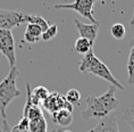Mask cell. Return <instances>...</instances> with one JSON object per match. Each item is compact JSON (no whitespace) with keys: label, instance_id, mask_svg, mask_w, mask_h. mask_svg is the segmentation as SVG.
I'll return each instance as SVG.
<instances>
[{"label":"cell","instance_id":"23","mask_svg":"<svg viewBox=\"0 0 134 132\" xmlns=\"http://www.w3.org/2000/svg\"><path fill=\"white\" fill-rule=\"evenodd\" d=\"M130 24H131V25H134V13H133L132 18H131V21H130Z\"/></svg>","mask_w":134,"mask_h":132},{"label":"cell","instance_id":"17","mask_svg":"<svg viewBox=\"0 0 134 132\" xmlns=\"http://www.w3.org/2000/svg\"><path fill=\"white\" fill-rule=\"evenodd\" d=\"M65 98L71 105H73V106H77V105H80V100H81V93H80V91L76 90V89H71V90L67 91Z\"/></svg>","mask_w":134,"mask_h":132},{"label":"cell","instance_id":"11","mask_svg":"<svg viewBox=\"0 0 134 132\" xmlns=\"http://www.w3.org/2000/svg\"><path fill=\"white\" fill-rule=\"evenodd\" d=\"M42 33L43 32H42L41 28H39V26L35 25V24L29 23L27 26H26L25 33H24V40L30 42V43L38 42L39 40H41Z\"/></svg>","mask_w":134,"mask_h":132},{"label":"cell","instance_id":"14","mask_svg":"<svg viewBox=\"0 0 134 132\" xmlns=\"http://www.w3.org/2000/svg\"><path fill=\"white\" fill-rule=\"evenodd\" d=\"M127 83L134 84V47H131L130 54H129V60H127Z\"/></svg>","mask_w":134,"mask_h":132},{"label":"cell","instance_id":"12","mask_svg":"<svg viewBox=\"0 0 134 132\" xmlns=\"http://www.w3.org/2000/svg\"><path fill=\"white\" fill-rule=\"evenodd\" d=\"M47 121L44 116H40L34 120H30L29 132H47Z\"/></svg>","mask_w":134,"mask_h":132},{"label":"cell","instance_id":"16","mask_svg":"<svg viewBox=\"0 0 134 132\" xmlns=\"http://www.w3.org/2000/svg\"><path fill=\"white\" fill-rule=\"evenodd\" d=\"M49 94H50V91L47 89L46 87H42V86H39V87H36L32 90V96L34 97L35 99H38L41 104H42V101L49 96Z\"/></svg>","mask_w":134,"mask_h":132},{"label":"cell","instance_id":"9","mask_svg":"<svg viewBox=\"0 0 134 132\" xmlns=\"http://www.w3.org/2000/svg\"><path fill=\"white\" fill-rule=\"evenodd\" d=\"M91 132H119L117 125V118L113 115L101 118Z\"/></svg>","mask_w":134,"mask_h":132},{"label":"cell","instance_id":"3","mask_svg":"<svg viewBox=\"0 0 134 132\" xmlns=\"http://www.w3.org/2000/svg\"><path fill=\"white\" fill-rule=\"evenodd\" d=\"M18 76L17 67H10L7 76L0 82V115L2 120H7L6 108L15 98L21 96V90L16 86V80Z\"/></svg>","mask_w":134,"mask_h":132},{"label":"cell","instance_id":"13","mask_svg":"<svg viewBox=\"0 0 134 132\" xmlns=\"http://www.w3.org/2000/svg\"><path fill=\"white\" fill-rule=\"evenodd\" d=\"M91 49H93V43L89 41L85 38H79L75 41V50L79 54H83L85 55L86 52H89Z\"/></svg>","mask_w":134,"mask_h":132},{"label":"cell","instance_id":"10","mask_svg":"<svg viewBox=\"0 0 134 132\" xmlns=\"http://www.w3.org/2000/svg\"><path fill=\"white\" fill-rule=\"evenodd\" d=\"M51 117H52V121L55 122L57 125L59 126H63V128H67L72 123H73V113L67 109H60V110H57L55 113L51 114Z\"/></svg>","mask_w":134,"mask_h":132},{"label":"cell","instance_id":"15","mask_svg":"<svg viewBox=\"0 0 134 132\" xmlns=\"http://www.w3.org/2000/svg\"><path fill=\"white\" fill-rule=\"evenodd\" d=\"M26 22L31 23V24L38 25L39 28H41L42 32H44L50 26L48 24V22H47L42 16H38V15H26Z\"/></svg>","mask_w":134,"mask_h":132},{"label":"cell","instance_id":"20","mask_svg":"<svg viewBox=\"0 0 134 132\" xmlns=\"http://www.w3.org/2000/svg\"><path fill=\"white\" fill-rule=\"evenodd\" d=\"M29 125H30V120L27 117L23 116L21 118V121L18 122V124L16 126L13 128V132L16 131H21V132H27L29 131Z\"/></svg>","mask_w":134,"mask_h":132},{"label":"cell","instance_id":"24","mask_svg":"<svg viewBox=\"0 0 134 132\" xmlns=\"http://www.w3.org/2000/svg\"><path fill=\"white\" fill-rule=\"evenodd\" d=\"M130 126H131V130H132V132H134V126H133V125H130Z\"/></svg>","mask_w":134,"mask_h":132},{"label":"cell","instance_id":"21","mask_svg":"<svg viewBox=\"0 0 134 132\" xmlns=\"http://www.w3.org/2000/svg\"><path fill=\"white\" fill-rule=\"evenodd\" d=\"M1 132H13V128L8 124L7 120H2L1 122Z\"/></svg>","mask_w":134,"mask_h":132},{"label":"cell","instance_id":"4","mask_svg":"<svg viewBox=\"0 0 134 132\" xmlns=\"http://www.w3.org/2000/svg\"><path fill=\"white\" fill-rule=\"evenodd\" d=\"M97 1L99 0H74L72 4H57L53 7L56 9H72V10L79 13L80 15H82L83 17L90 19L92 24H97L99 22L94 19L92 14L93 5Z\"/></svg>","mask_w":134,"mask_h":132},{"label":"cell","instance_id":"19","mask_svg":"<svg viewBox=\"0 0 134 132\" xmlns=\"http://www.w3.org/2000/svg\"><path fill=\"white\" fill-rule=\"evenodd\" d=\"M57 31H58V29H57V25L56 24L50 25L49 28L42 33L41 39L43 40V41H49V40L53 39L57 35Z\"/></svg>","mask_w":134,"mask_h":132},{"label":"cell","instance_id":"2","mask_svg":"<svg viewBox=\"0 0 134 132\" xmlns=\"http://www.w3.org/2000/svg\"><path fill=\"white\" fill-rule=\"evenodd\" d=\"M80 71L86 74H92V75H97L101 79L106 80L107 82L111 83V86H115L120 90H124V87L119 81L115 79V76L111 74L110 70L107 67L106 64H103L98 57L94 55L93 49H91L89 52H86L84 57L82 58L81 63H80Z\"/></svg>","mask_w":134,"mask_h":132},{"label":"cell","instance_id":"5","mask_svg":"<svg viewBox=\"0 0 134 132\" xmlns=\"http://www.w3.org/2000/svg\"><path fill=\"white\" fill-rule=\"evenodd\" d=\"M26 15L22 10H12V9H0V30L14 29L26 22Z\"/></svg>","mask_w":134,"mask_h":132},{"label":"cell","instance_id":"6","mask_svg":"<svg viewBox=\"0 0 134 132\" xmlns=\"http://www.w3.org/2000/svg\"><path fill=\"white\" fill-rule=\"evenodd\" d=\"M0 51L8 59L10 67L16 65L15 40L12 31L9 30H0Z\"/></svg>","mask_w":134,"mask_h":132},{"label":"cell","instance_id":"22","mask_svg":"<svg viewBox=\"0 0 134 132\" xmlns=\"http://www.w3.org/2000/svg\"><path fill=\"white\" fill-rule=\"evenodd\" d=\"M129 46H130V47H134V36H133V38L130 40V42H129Z\"/></svg>","mask_w":134,"mask_h":132},{"label":"cell","instance_id":"7","mask_svg":"<svg viewBox=\"0 0 134 132\" xmlns=\"http://www.w3.org/2000/svg\"><path fill=\"white\" fill-rule=\"evenodd\" d=\"M41 105L50 115L60 109H67L69 112H73V107H74L66 100L65 96L58 92H50V94L42 101Z\"/></svg>","mask_w":134,"mask_h":132},{"label":"cell","instance_id":"18","mask_svg":"<svg viewBox=\"0 0 134 132\" xmlns=\"http://www.w3.org/2000/svg\"><path fill=\"white\" fill-rule=\"evenodd\" d=\"M110 32H111V35L117 40L123 39L124 36H125V34H126L125 26H124L123 24H120V23H116V24H114L111 26V29H110Z\"/></svg>","mask_w":134,"mask_h":132},{"label":"cell","instance_id":"8","mask_svg":"<svg viewBox=\"0 0 134 132\" xmlns=\"http://www.w3.org/2000/svg\"><path fill=\"white\" fill-rule=\"evenodd\" d=\"M74 23H75L76 28H77L80 36L88 39L89 41L94 43L97 35H98L100 23H97V24H84L81 21H79V19H74Z\"/></svg>","mask_w":134,"mask_h":132},{"label":"cell","instance_id":"26","mask_svg":"<svg viewBox=\"0 0 134 132\" xmlns=\"http://www.w3.org/2000/svg\"><path fill=\"white\" fill-rule=\"evenodd\" d=\"M63 132H71V131H63Z\"/></svg>","mask_w":134,"mask_h":132},{"label":"cell","instance_id":"25","mask_svg":"<svg viewBox=\"0 0 134 132\" xmlns=\"http://www.w3.org/2000/svg\"><path fill=\"white\" fill-rule=\"evenodd\" d=\"M51 132H60V131H59V130H57V129H55V130H52Z\"/></svg>","mask_w":134,"mask_h":132},{"label":"cell","instance_id":"1","mask_svg":"<svg viewBox=\"0 0 134 132\" xmlns=\"http://www.w3.org/2000/svg\"><path fill=\"white\" fill-rule=\"evenodd\" d=\"M116 87L111 86L108 88L103 94L100 97L89 96L86 98V108L82 112V117L84 120H90V118H101L110 115L118 107L119 101L115 97Z\"/></svg>","mask_w":134,"mask_h":132}]
</instances>
